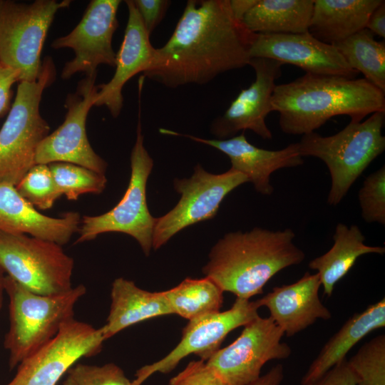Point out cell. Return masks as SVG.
Wrapping results in <instances>:
<instances>
[{"label":"cell","instance_id":"cell-1","mask_svg":"<svg viewBox=\"0 0 385 385\" xmlns=\"http://www.w3.org/2000/svg\"><path fill=\"white\" fill-rule=\"evenodd\" d=\"M252 34L234 19L229 0H188L143 76L170 88L206 84L248 65Z\"/></svg>","mask_w":385,"mask_h":385},{"label":"cell","instance_id":"cell-2","mask_svg":"<svg viewBox=\"0 0 385 385\" xmlns=\"http://www.w3.org/2000/svg\"><path fill=\"white\" fill-rule=\"evenodd\" d=\"M385 93L364 78L305 73L276 85L271 104L279 113V125L289 135L314 132L336 115L361 122L375 112H385Z\"/></svg>","mask_w":385,"mask_h":385},{"label":"cell","instance_id":"cell-3","mask_svg":"<svg viewBox=\"0 0 385 385\" xmlns=\"http://www.w3.org/2000/svg\"><path fill=\"white\" fill-rule=\"evenodd\" d=\"M290 228L270 230L255 227L225 234L212 247L202 272L223 292L250 299L263 292L281 270L299 265L305 253L294 243Z\"/></svg>","mask_w":385,"mask_h":385},{"label":"cell","instance_id":"cell-4","mask_svg":"<svg viewBox=\"0 0 385 385\" xmlns=\"http://www.w3.org/2000/svg\"><path fill=\"white\" fill-rule=\"evenodd\" d=\"M4 291L9 298L10 326L4 347L11 370L36 352L73 318L74 307L84 296L83 284L57 294L43 295L24 287L6 274Z\"/></svg>","mask_w":385,"mask_h":385},{"label":"cell","instance_id":"cell-5","mask_svg":"<svg viewBox=\"0 0 385 385\" xmlns=\"http://www.w3.org/2000/svg\"><path fill=\"white\" fill-rule=\"evenodd\" d=\"M384 117L385 112H375L363 122L350 121L334 135L322 136L312 132L303 135L297 143L302 157L317 158L327 166L331 178L329 205H338L356 179L384 151Z\"/></svg>","mask_w":385,"mask_h":385},{"label":"cell","instance_id":"cell-6","mask_svg":"<svg viewBox=\"0 0 385 385\" xmlns=\"http://www.w3.org/2000/svg\"><path fill=\"white\" fill-rule=\"evenodd\" d=\"M56 77L54 63L46 57L38 79L20 81L14 102L0 130V184L16 186L34 165L37 148L50 127L39 105L44 89Z\"/></svg>","mask_w":385,"mask_h":385},{"label":"cell","instance_id":"cell-7","mask_svg":"<svg viewBox=\"0 0 385 385\" xmlns=\"http://www.w3.org/2000/svg\"><path fill=\"white\" fill-rule=\"evenodd\" d=\"M140 114L139 109L136 140L130 155V178L127 190L119 202L111 210L100 215L83 217L76 243L93 240L106 232H121L136 240L146 256L153 248L155 218L148 210L146 185L153 167V160L143 145Z\"/></svg>","mask_w":385,"mask_h":385},{"label":"cell","instance_id":"cell-8","mask_svg":"<svg viewBox=\"0 0 385 385\" xmlns=\"http://www.w3.org/2000/svg\"><path fill=\"white\" fill-rule=\"evenodd\" d=\"M71 2L36 0L24 4L0 0V61L18 70L20 81L38 79L49 27L56 12L68 7Z\"/></svg>","mask_w":385,"mask_h":385},{"label":"cell","instance_id":"cell-9","mask_svg":"<svg viewBox=\"0 0 385 385\" xmlns=\"http://www.w3.org/2000/svg\"><path fill=\"white\" fill-rule=\"evenodd\" d=\"M0 267L36 294H57L73 287V259L51 241L0 231Z\"/></svg>","mask_w":385,"mask_h":385},{"label":"cell","instance_id":"cell-10","mask_svg":"<svg viewBox=\"0 0 385 385\" xmlns=\"http://www.w3.org/2000/svg\"><path fill=\"white\" fill-rule=\"evenodd\" d=\"M247 182L245 175L232 168L212 174L197 164L190 178L174 180V188L180 198L171 210L155 218L153 248L159 249L184 228L214 217L223 199Z\"/></svg>","mask_w":385,"mask_h":385},{"label":"cell","instance_id":"cell-11","mask_svg":"<svg viewBox=\"0 0 385 385\" xmlns=\"http://www.w3.org/2000/svg\"><path fill=\"white\" fill-rule=\"evenodd\" d=\"M284 333L269 317L260 315L245 324L231 344L220 348L205 362L227 385H249L260 377L263 366L286 359L291 347L282 342Z\"/></svg>","mask_w":385,"mask_h":385},{"label":"cell","instance_id":"cell-12","mask_svg":"<svg viewBox=\"0 0 385 385\" xmlns=\"http://www.w3.org/2000/svg\"><path fill=\"white\" fill-rule=\"evenodd\" d=\"M96 74L86 76L78 83L76 92L68 95L65 120L39 143L36 164L68 163L105 175L107 163L93 150L86 131L87 115L98 95Z\"/></svg>","mask_w":385,"mask_h":385},{"label":"cell","instance_id":"cell-13","mask_svg":"<svg viewBox=\"0 0 385 385\" xmlns=\"http://www.w3.org/2000/svg\"><path fill=\"white\" fill-rule=\"evenodd\" d=\"M104 341L101 327L71 318L51 340L18 365L6 385H56L81 358L99 352Z\"/></svg>","mask_w":385,"mask_h":385},{"label":"cell","instance_id":"cell-14","mask_svg":"<svg viewBox=\"0 0 385 385\" xmlns=\"http://www.w3.org/2000/svg\"><path fill=\"white\" fill-rule=\"evenodd\" d=\"M256 301L236 298L232 307L190 320L182 332L178 345L165 356L151 364L141 367L136 372L133 385H141L156 372L172 371L185 356L194 354L207 361L234 329L244 327L259 316Z\"/></svg>","mask_w":385,"mask_h":385},{"label":"cell","instance_id":"cell-15","mask_svg":"<svg viewBox=\"0 0 385 385\" xmlns=\"http://www.w3.org/2000/svg\"><path fill=\"white\" fill-rule=\"evenodd\" d=\"M120 0H92L78 24L67 35L53 41L54 49L70 48L74 58L68 61L61 73L68 79L76 73L94 74L101 64L115 66L116 53L112 46L118 26L117 12Z\"/></svg>","mask_w":385,"mask_h":385},{"label":"cell","instance_id":"cell-16","mask_svg":"<svg viewBox=\"0 0 385 385\" xmlns=\"http://www.w3.org/2000/svg\"><path fill=\"white\" fill-rule=\"evenodd\" d=\"M248 65L255 71V81L241 90L225 112L210 125L211 133L218 140L230 138L246 130L265 140L272 138L265 118L272 111V96L283 64L270 58H252Z\"/></svg>","mask_w":385,"mask_h":385},{"label":"cell","instance_id":"cell-17","mask_svg":"<svg viewBox=\"0 0 385 385\" xmlns=\"http://www.w3.org/2000/svg\"><path fill=\"white\" fill-rule=\"evenodd\" d=\"M252 58H265L289 63L306 73L335 75L356 78L359 73L351 69L332 45L314 37L309 31L302 34H253L249 48Z\"/></svg>","mask_w":385,"mask_h":385},{"label":"cell","instance_id":"cell-18","mask_svg":"<svg viewBox=\"0 0 385 385\" xmlns=\"http://www.w3.org/2000/svg\"><path fill=\"white\" fill-rule=\"evenodd\" d=\"M159 131L165 135L188 138L219 150L229 157L231 168L245 175L248 181L253 184L255 190L265 195H270L274 191L270 183L272 173L304 163L297 143H291L281 150H270L249 143L245 131L239 135L225 140L205 139L166 128H160Z\"/></svg>","mask_w":385,"mask_h":385},{"label":"cell","instance_id":"cell-19","mask_svg":"<svg viewBox=\"0 0 385 385\" xmlns=\"http://www.w3.org/2000/svg\"><path fill=\"white\" fill-rule=\"evenodd\" d=\"M321 286L317 272H306L294 283L273 287L256 302L260 307L267 308L270 317L284 335L293 337L319 319L332 318L331 312L319 299Z\"/></svg>","mask_w":385,"mask_h":385},{"label":"cell","instance_id":"cell-20","mask_svg":"<svg viewBox=\"0 0 385 385\" xmlns=\"http://www.w3.org/2000/svg\"><path fill=\"white\" fill-rule=\"evenodd\" d=\"M128 18L123 40L115 57V72L106 83L98 85L94 106H105L113 118L119 115L123 105L122 90L124 85L138 73H143L150 65L155 48L150 41L140 16L133 0L125 1Z\"/></svg>","mask_w":385,"mask_h":385},{"label":"cell","instance_id":"cell-21","mask_svg":"<svg viewBox=\"0 0 385 385\" xmlns=\"http://www.w3.org/2000/svg\"><path fill=\"white\" fill-rule=\"evenodd\" d=\"M81 217L77 212H67L61 217L39 212L21 197L14 185L0 184V231L29 235L63 245L78 231Z\"/></svg>","mask_w":385,"mask_h":385},{"label":"cell","instance_id":"cell-22","mask_svg":"<svg viewBox=\"0 0 385 385\" xmlns=\"http://www.w3.org/2000/svg\"><path fill=\"white\" fill-rule=\"evenodd\" d=\"M385 327V298L349 318L329 338L301 379L308 385L346 359L349 351L371 332Z\"/></svg>","mask_w":385,"mask_h":385},{"label":"cell","instance_id":"cell-23","mask_svg":"<svg viewBox=\"0 0 385 385\" xmlns=\"http://www.w3.org/2000/svg\"><path fill=\"white\" fill-rule=\"evenodd\" d=\"M111 299L106 323L101 327L106 340L140 322L173 314L165 291L148 292L122 277L113 281Z\"/></svg>","mask_w":385,"mask_h":385},{"label":"cell","instance_id":"cell-24","mask_svg":"<svg viewBox=\"0 0 385 385\" xmlns=\"http://www.w3.org/2000/svg\"><path fill=\"white\" fill-rule=\"evenodd\" d=\"M383 0H314L309 32L329 44L341 41L366 28Z\"/></svg>","mask_w":385,"mask_h":385},{"label":"cell","instance_id":"cell-25","mask_svg":"<svg viewBox=\"0 0 385 385\" xmlns=\"http://www.w3.org/2000/svg\"><path fill=\"white\" fill-rule=\"evenodd\" d=\"M365 239L357 225H337L332 247L308 264L311 270L317 271L324 294L332 296L335 284L349 272L359 257L385 252L384 247L369 246L364 243Z\"/></svg>","mask_w":385,"mask_h":385},{"label":"cell","instance_id":"cell-26","mask_svg":"<svg viewBox=\"0 0 385 385\" xmlns=\"http://www.w3.org/2000/svg\"><path fill=\"white\" fill-rule=\"evenodd\" d=\"M314 0H257L242 24L252 34L309 31Z\"/></svg>","mask_w":385,"mask_h":385},{"label":"cell","instance_id":"cell-27","mask_svg":"<svg viewBox=\"0 0 385 385\" xmlns=\"http://www.w3.org/2000/svg\"><path fill=\"white\" fill-rule=\"evenodd\" d=\"M332 45L351 69L385 93L384 41H376L374 34L365 28Z\"/></svg>","mask_w":385,"mask_h":385},{"label":"cell","instance_id":"cell-28","mask_svg":"<svg viewBox=\"0 0 385 385\" xmlns=\"http://www.w3.org/2000/svg\"><path fill=\"white\" fill-rule=\"evenodd\" d=\"M223 291L210 278H185L165 291L173 313L188 321L220 311Z\"/></svg>","mask_w":385,"mask_h":385},{"label":"cell","instance_id":"cell-29","mask_svg":"<svg viewBox=\"0 0 385 385\" xmlns=\"http://www.w3.org/2000/svg\"><path fill=\"white\" fill-rule=\"evenodd\" d=\"M48 167L61 193L69 200H76L83 194H100L106 188L103 174L68 163H53Z\"/></svg>","mask_w":385,"mask_h":385},{"label":"cell","instance_id":"cell-30","mask_svg":"<svg viewBox=\"0 0 385 385\" xmlns=\"http://www.w3.org/2000/svg\"><path fill=\"white\" fill-rule=\"evenodd\" d=\"M347 362L355 375L356 385H385V335L364 344Z\"/></svg>","mask_w":385,"mask_h":385},{"label":"cell","instance_id":"cell-31","mask_svg":"<svg viewBox=\"0 0 385 385\" xmlns=\"http://www.w3.org/2000/svg\"><path fill=\"white\" fill-rule=\"evenodd\" d=\"M15 188L34 207L43 210L52 207L56 200L62 196L48 165L46 164L34 165Z\"/></svg>","mask_w":385,"mask_h":385},{"label":"cell","instance_id":"cell-32","mask_svg":"<svg viewBox=\"0 0 385 385\" xmlns=\"http://www.w3.org/2000/svg\"><path fill=\"white\" fill-rule=\"evenodd\" d=\"M363 220L385 225V165L368 175L358 192Z\"/></svg>","mask_w":385,"mask_h":385},{"label":"cell","instance_id":"cell-33","mask_svg":"<svg viewBox=\"0 0 385 385\" xmlns=\"http://www.w3.org/2000/svg\"><path fill=\"white\" fill-rule=\"evenodd\" d=\"M68 376L78 385H133L124 371L113 363L102 366L77 364L68 370Z\"/></svg>","mask_w":385,"mask_h":385},{"label":"cell","instance_id":"cell-34","mask_svg":"<svg viewBox=\"0 0 385 385\" xmlns=\"http://www.w3.org/2000/svg\"><path fill=\"white\" fill-rule=\"evenodd\" d=\"M170 385H227L203 360L191 361L174 377Z\"/></svg>","mask_w":385,"mask_h":385},{"label":"cell","instance_id":"cell-35","mask_svg":"<svg viewBox=\"0 0 385 385\" xmlns=\"http://www.w3.org/2000/svg\"><path fill=\"white\" fill-rule=\"evenodd\" d=\"M149 36L158 26L170 4L168 0H133Z\"/></svg>","mask_w":385,"mask_h":385},{"label":"cell","instance_id":"cell-36","mask_svg":"<svg viewBox=\"0 0 385 385\" xmlns=\"http://www.w3.org/2000/svg\"><path fill=\"white\" fill-rule=\"evenodd\" d=\"M308 385H356V377L345 359Z\"/></svg>","mask_w":385,"mask_h":385},{"label":"cell","instance_id":"cell-37","mask_svg":"<svg viewBox=\"0 0 385 385\" xmlns=\"http://www.w3.org/2000/svg\"><path fill=\"white\" fill-rule=\"evenodd\" d=\"M20 72L0 61V116L9 108L11 86L20 81Z\"/></svg>","mask_w":385,"mask_h":385},{"label":"cell","instance_id":"cell-38","mask_svg":"<svg viewBox=\"0 0 385 385\" xmlns=\"http://www.w3.org/2000/svg\"><path fill=\"white\" fill-rule=\"evenodd\" d=\"M366 29L374 35L385 37V1L382 2L374 10L370 15Z\"/></svg>","mask_w":385,"mask_h":385},{"label":"cell","instance_id":"cell-39","mask_svg":"<svg viewBox=\"0 0 385 385\" xmlns=\"http://www.w3.org/2000/svg\"><path fill=\"white\" fill-rule=\"evenodd\" d=\"M284 379L283 366L277 364L265 374L249 385H280Z\"/></svg>","mask_w":385,"mask_h":385},{"label":"cell","instance_id":"cell-40","mask_svg":"<svg viewBox=\"0 0 385 385\" xmlns=\"http://www.w3.org/2000/svg\"><path fill=\"white\" fill-rule=\"evenodd\" d=\"M257 2V0H229L230 9L234 19L242 24L245 14Z\"/></svg>","mask_w":385,"mask_h":385},{"label":"cell","instance_id":"cell-41","mask_svg":"<svg viewBox=\"0 0 385 385\" xmlns=\"http://www.w3.org/2000/svg\"><path fill=\"white\" fill-rule=\"evenodd\" d=\"M5 272L3 269L0 267V309L3 304V293L4 291V277Z\"/></svg>","mask_w":385,"mask_h":385},{"label":"cell","instance_id":"cell-42","mask_svg":"<svg viewBox=\"0 0 385 385\" xmlns=\"http://www.w3.org/2000/svg\"><path fill=\"white\" fill-rule=\"evenodd\" d=\"M63 385H78V384L73 380H72L70 377L67 376V378L63 382Z\"/></svg>","mask_w":385,"mask_h":385}]
</instances>
